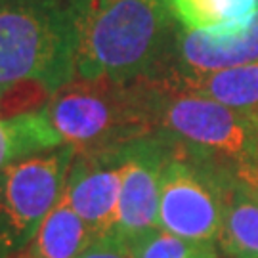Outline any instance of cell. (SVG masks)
Listing matches in <instances>:
<instances>
[{
  "mask_svg": "<svg viewBox=\"0 0 258 258\" xmlns=\"http://www.w3.org/2000/svg\"><path fill=\"white\" fill-rule=\"evenodd\" d=\"M75 79L138 83L166 73L178 21L170 0H71Z\"/></svg>",
  "mask_w": 258,
  "mask_h": 258,
  "instance_id": "obj_1",
  "label": "cell"
},
{
  "mask_svg": "<svg viewBox=\"0 0 258 258\" xmlns=\"http://www.w3.org/2000/svg\"><path fill=\"white\" fill-rule=\"evenodd\" d=\"M153 134H161L189 153L222 165L258 161V122L254 115L187 92L165 77L138 81Z\"/></svg>",
  "mask_w": 258,
  "mask_h": 258,
  "instance_id": "obj_2",
  "label": "cell"
},
{
  "mask_svg": "<svg viewBox=\"0 0 258 258\" xmlns=\"http://www.w3.org/2000/svg\"><path fill=\"white\" fill-rule=\"evenodd\" d=\"M75 81L71 0L0 4V84L38 83L52 92Z\"/></svg>",
  "mask_w": 258,
  "mask_h": 258,
  "instance_id": "obj_3",
  "label": "cell"
},
{
  "mask_svg": "<svg viewBox=\"0 0 258 258\" xmlns=\"http://www.w3.org/2000/svg\"><path fill=\"white\" fill-rule=\"evenodd\" d=\"M65 146L77 151L117 148L153 134L140 83L75 79L42 107Z\"/></svg>",
  "mask_w": 258,
  "mask_h": 258,
  "instance_id": "obj_4",
  "label": "cell"
},
{
  "mask_svg": "<svg viewBox=\"0 0 258 258\" xmlns=\"http://www.w3.org/2000/svg\"><path fill=\"white\" fill-rule=\"evenodd\" d=\"M233 168L176 146L161 172L159 228L197 245H214Z\"/></svg>",
  "mask_w": 258,
  "mask_h": 258,
  "instance_id": "obj_5",
  "label": "cell"
},
{
  "mask_svg": "<svg viewBox=\"0 0 258 258\" xmlns=\"http://www.w3.org/2000/svg\"><path fill=\"white\" fill-rule=\"evenodd\" d=\"M75 153L73 146H61L0 170V258H16L29 249L63 195Z\"/></svg>",
  "mask_w": 258,
  "mask_h": 258,
  "instance_id": "obj_6",
  "label": "cell"
},
{
  "mask_svg": "<svg viewBox=\"0 0 258 258\" xmlns=\"http://www.w3.org/2000/svg\"><path fill=\"white\" fill-rule=\"evenodd\" d=\"M172 151V142L161 134H148L120 146L122 176L117 216L109 237L128 243L159 228L161 172Z\"/></svg>",
  "mask_w": 258,
  "mask_h": 258,
  "instance_id": "obj_7",
  "label": "cell"
},
{
  "mask_svg": "<svg viewBox=\"0 0 258 258\" xmlns=\"http://www.w3.org/2000/svg\"><path fill=\"white\" fill-rule=\"evenodd\" d=\"M120 176V146L75 153L65 180L63 197L96 237H109L113 231Z\"/></svg>",
  "mask_w": 258,
  "mask_h": 258,
  "instance_id": "obj_8",
  "label": "cell"
},
{
  "mask_svg": "<svg viewBox=\"0 0 258 258\" xmlns=\"http://www.w3.org/2000/svg\"><path fill=\"white\" fill-rule=\"evenodd\" d=\"M258 61V12L235 31H180L174 63L178 73H211Z\"/></svg>",
  "mask_w": 258,
  "mask_h": 258,
  "instance_id": "obj_9",
  "label": "cell"
},
{
  "mask_svg": "<svg viewBox=\"0 0 258 258\" xmlns=\"http://www.w3.org/2000/svg\"><path fill=\"white\" fill-rule=\"evenodd\" d=\"M159 77H165L182 90L211 98L231 109L258 115V61L211 73H178L168 69Z\"/></svg>",
  "mask_w": 258,
  "mask_h": 258,
  "instance_id": "obj_10",
  "label": "cell"
},
{
  "mask_svg": "<svg viewBox=\"0 0 258 258\" xmlns=\"http://www.w3.org/2000/svg\"><path fill=\"white\" fill-rule=\"evenodd\" d=\"M218 245L228 258H258V195L231 172L224 194Z\"/></svg>",
  "mask_w": 258,
  "mask_h": 258,
  "instance_id": "obj_11",
  "label": "cell"
},
{
  "mask_svg": "<svg viewBox=\"0 0 258 258\" xmlns=\"http://www.w3.org/2000/svg\"><path fill=\"white\" fill-rule=\"evenodd\" d=\"M98 239L94 231L73 211V207L61 199L46 214L38 228L33 243L29 245V258H79Z\"/></svg>",
  "mask_w": 258,
  "mask_h": 258,
  "instance_id": "obj_12",
  "label": "cell"
},
{
  "mask_svg": "<svg viewBox=\"0 0 258 258\" xmlns=\"http://www.w3.org/2000/svg\"><path fill=\"white\" fill-rule=\"evenodd\" d=\"M63 146L42 111L0 119V170Z\"/></svg>",
  "mask_w": 258,
  "mask_h": 258,
  "instance_id": "obj_13",
  "label": "cell"
},
{
  "mask_svg": "<svg viewBox=\"0 0 258 258\" xmlns=\"http://www.w3.org/2000/svg\"><path fill=\"white\" fill-rule=\"evenodd\" d=\"M184 31H235L258 12V0H170Z\"/></svg>",
  "mask_w": 258,
  "mask_h": 258,
  "instance_id": "obj_14",
  "label": "cell"
},
{
  "mask_svg": "<svg viewBox=\"0 0 258 258\" xmlns=\"http://www.w3.org/2000/svg\"><path fill=\"white\" fill-rule=\"evenodd\" d=\"M199 247L201 245L172 235L163 228L149 230L126 243L132 258H191Z\"/></svg>",
  "mask_w": 258,
  "mask_h": 258,
  "instance_id": "obj_15",
  "label": "cell"
},
{
  "mask_svg": "<svg viewBox=\"0 0 258 258\" xmlns=\"http://www.w3.org/2000/svg\"><path fill=\"white\" fill-rule=\"evenodd\" d=\"M52 94L50 88L38 83L0 84V119L40 111L38 105L44 107Z\"/></svg>",
  "mask_w": 258,
  "mask_h": 258,
  "instance_id": "obj_16",
  "label": "cell"
},
{
  "mask_svg": "<svg viewBox=\"0 0 258 258\" xmlns=\"http://www.w3.org/2000/svg\"><path fill=\"white\" fill-rule=\"evenodd\" d=\"M79 258H132L124 243L115 237H98Z\"/></svg>",
  "mask_w": 258,
  "mask_h": 258,
  "instance_id": "obj_17",
  "label": "cell"
},
{
  "mask_svg": "<svg viewBox=\"0 0 258 258\" xmlns=\"http://www.w3.org/2000/svg\"><path fill=\"white\" fill-rule=\"evenodd\" d=\"M233 172H235V176L239 178L243 184L250 187L258 195V161L241 163V165L233 166Z\"/></svg>",
  "mask_w": 258,
  "mask_h": 258,
  "instance_id": "obj_18",
  "label": "cell"
},
{
  "mask_svg": "<svg viewBox=\"0 0 258 258\" xmlns=\"http://www.w3.org/2000/svg\"><path fill=\"white\" fill-rule=\"evenodd\" d=\"M191 258H220V254L216 252L214 245H201L199 250Z\"/></svg>",
  "mask_w": 258,
  "mask_h": 258,
  "instance_id": "obj_19",
  "label": "cell"
},
{
  "mask_svg": "<svg viewBox=\"0 0 258 258\" xmlns=\"http://www.w3.org/2000/svg\"><path fill=\"white\" fill-rule=\"evenodd\" d=\"M2 2H6V0H0V4H2Z\"/></svg>",
  "mask_w": 258,
  "mask_h": 258,
  "instance_id": "obj_20",
  "label": "cell"
},
{
  "mask_svg": "<svg viewBox=\"0 0 258 258\" xmlns=\"http://www.w3.org/2000/svg\"><path fill=\"white\" fill-rule=\"evenodd\" d=\"M21 258H29V256H21Z\"/></svg>",
  "mask_w": 258,
  "mask_h": 258,
  "instance_id": "obj_21",
  "label": "cell"
},
{
  "mask_svg": "<svg viewBox=\"0 0 258 258\" xmlns=\"http://www.w3.org/2000/svg\"><path fill=\"white\" fill-rule=\"evenodd\" d=\"M256 122H258V115H256Z\"/></svg>",
  "mask_w": 258,
  "mask_h": 258,
  "instance_id": "obj_22",
  "label": "cell"
}]
</instances>
